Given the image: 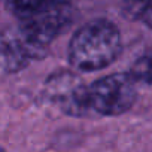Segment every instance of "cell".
<instances>
[{
  "label": "cell",
  "mask_w": 152,
  "mask_h": 152,
  "mask_svg": "<svg viewBox=\"0 0 152 152\" xmlns=\"http://www.w3.org/2000/svg\"><path fill=\"white\" fill-rule=\"evenodd\" d=\"M122 52L119 28L109 20L88 21L75 31L69 43L70 66L84 73L106 69Z\"/></svg>",
  "instance_id": "cell-1"
},
{
  "label": "cell",
  "mask_w": 152,
  "mask_h": 152,
  "mask_svg": "<svg viewBox=\"0 0 152 152\" xmlns=\"http://www.w3.org/2000/svg\"><path fill=\"white\" fill-rule=\"evenodd\" d=\"M137 100V84L125 73H112L88 85L90 112L118 116L128 112Z\"/></svg>",
  "instance_id": "cell-2"
},
{
  "label": "cell",
  "mask_w": 152,
  "mask_h": 152,
  "mask_svg": "<svg viewBox=\"0 0 152 152\" xmlns=\"http://www.w3.org/2000/svg\"><path fill=\"white\" fill-rule=\"evenodd\" d=\"M73 14L72 2L63 0L34 15L18 20V30L34 48L46 54L52 40L70 26Z\"/></svg>",
  "instance_id": "cell-3"
},
{
  "label": "cell",
  "mask_w": 152,
  "mask_h": 152,
  "mask_svg": "<svg viewBox=\"0 0 152 152\" xmlns=\"http://www.w3.org/2000/svg\"><path fill=\"white\" fill-rule=\"evenodd\" d=\"M45 94L63 113L69 116H85L90 112L88 85L70 70H57L45 81Z\"/></svg>",
  "instance_id": "cell-4"
},
{
  "label": "cell",
  "mask_w": 152,
  "mask_h": 152,
  "mask_svg": "<svg viewBox=\"0 0 152 152\" xmlns=\"http://www.w3.org/2000/svg\"><path fill=\"white\" fill-rule=\"evenodd\" d=\"M45 57L17 28L0 31V75H11L26 69L31 61Z\"/></svg>",
  "instance_id": "cell-5"
},
{
  "label": "cell",
  "mask_w": 152,
  "mask_h": 152,
  "mask_svg": "<svg viewBox=\"0 0 152 152\" xmlns=\"http://www.w3.org/2000/svg\"><path fill=\"white\" fill-rule=\"evenodd\" d=\"M63 0H3V3L9 12H12L18 20L34 15Z\"/></svg>",
  "instance_id": "cell-6"
},
{
  "label": "cell",
  "mask_w": 152,
  "mask_h": 152,
  "mask_svg": "<svg viewBox=\"0 0 152 152\" xmlns=\"http://www.w3.org/2000/svg\"><path fill=\"white\" fill-rule=\"evenodd\" d=\"M127 73L137 85H152V54H145L139 57L131 64Z\"/></svg>",
  "instance_id": "cell-7"
},
{
  "label": "cell",
  "mask_w": 152,
  "mask_h": 152,
  "mask_svg": "<svg viewBox=\"0 0 152 152\" xmlns=\"http://www.w3.org/2000/svg\"><path fill=\"white\" fill-rule=\"evenodd\" d=\"M149 9H152V0H122L121 11L127 20L139 21Z\"/></svg>",
  "instance_id": "cell-8"
},
{
  "label": "cell",
  "mask_w": 152,
  "mask_h": 152,
  "mask_svg": "<svg viewBox=\"0 0 152 152\" xmlns=\"http://www.w3.org/2000/svg\"><path fill=\"white\" fill-rule=\"evenodd\" d=\"M139 21H142L146 27H149V28L152 30V9H149V11H148V12L139 20Z\"/></svg>",
  "instance_id": "cell-9"
}]
</instances>
